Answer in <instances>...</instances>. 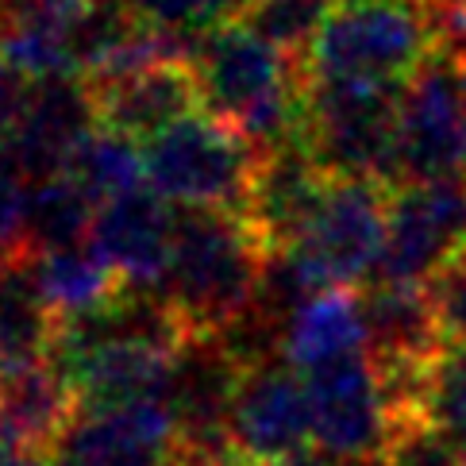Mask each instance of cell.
<instances>
[{"label": "cell", "instance_id": "obj_35", "mask_svg": "<svg viewBox=\"0 0 466 466\" xmlns=\"http://www.w3.org/2000/svg\"><path fill=\"white\" fill-rule=\"evenodd\" d=\"M359 466H381V459H374V462H359Z\"/></svg>", "mask_w": 466, "mask_h": 466}, {"label": "cell", "instance_id": "obj_31", "mask_svg": "<svg viewBox=\"0 0 466 466\" xmlns=\"http://www.w3.org/2000/svg\"><path fill=\"white\" fill-rule=\"evenodd\" d=\"M270 466H336L328 455L320 451H301V455H293V459H281V462H270Z\"/></svg>", "mask_w": 466, "mask_h": 466}, {"label": "cell", "instance_id": "obj_21", "mask_svg": "<svg viewBox=\"0 0 466 466\" xmlns=\"http://www.w3.org/2000/svg\"><path fill=\"white\" fill-rule=\"evenodd\" d=\"M39 266V286L46 301L58 312V320H77L96 309L112 305L127 286L112 274V266L93 251V243L70 247V251L35 255Z\"/></svg>", "mask_w": 466, "mask_h": 466}, {"label": "cell", "instance_id": "obj_5", "mask_svg": "<svg viewBox=\"0 0 466 466\" xmlns=\"http://www.w3.org/2000/svg\"><path fill=\"white\" fill-rule=\"evenodd\" d=\"M147 181L158 197L186 208L243 212L251 201L262 151L208 112H193L147 143Z\"/></svg>", "mask_w": 466, "mask_h": 466}, {"label": "cell", "instance_id": "obj_13", "mask_svg": "<svg viewBox=\"0 0 466 466\" xmlns=\"http://www.w3.org/2000/svg\"><path fill=\"white\" fill-rule=\"evenodd\" d=\"M174 231L177 220L170 216V201L155 189H136L96 208L89 243L127 289L162 293L174 258Z\"/></svg>", "mask_w": 466, "mask_h": 466}, {"label": "cell", "instance_id": "obj_29", "mask_svg": "<svg viewBox=\"0 0 466 466\" xmlns=\"http://www.w3.org/2000/svg\"><path fill=\"white\" fill-rule=\"evenodd\" d=\"M35 77H27L20 66L0 58V147L12 143V136L24 127L31 101H35Z\"/></svg>", "mask_w": 466, "mask_h": 466}, {"label": "cell", "instance_id": "obj_36", "mask_svg": "<svg viewBox=\"0 0 466 466\" xmlns=\"http://www.w3.org/2000/svg\"><path fill=\"white\" fill-rule=\"evenodd\" d=\"M459 466H466V455H462V459H459Z\"/></svg>", "mask_w": 466, "mask_h": 466}, {"label": "cell", "instance_id": "obj_34", "mask_svg": "<svg viewBox=\"0 0 466 466\" xmlns=\"http://www.w3.org/2000/svg\"><path fill=\"white\" fill-rule=\"evenodd\" d=\"M455 70H459V89H462V105H466V62H455Z\"/></svg>", "mask_w": 466, "mask_h": 466}, {"label": "cell", "instance_id": "obj_7", "mask_svg": "<svg viewBox=\"0 0 466 466\" xmlns=\"http://www.w3.org/2000/svg\"><path fill=\"white\" fill-rule=\"evenodd\" d=\"M301 378L309 386L316 451L339 466L381 459L393 436V412L374 359L355 355Z\"/></svg>", "mask_w": 466, "mask_h": 466}, {"label": "cell", "instance_id": "obj_4", "mask_svg": "<svg viewBox=\"0 0 466 466\" xmlns=\"http://www.w3.org/2000/svg\"><path fill=\"white\" fill-rule=\"evenodd\" d=\"M397 112L401 89L305 77V155L324 177H370L397 189Z\"/></svg>", "mask_w": 466, "mask_h": 466}, {"label": "cell", "instance_id": "obj_6", "mask_svg": "<svg viewBox=\"0 0 466 466\" xmlns=\"http://www.w3.org/2000/svg\"><path fill=\"white\" fill-rule=\"evenodd\" d=\"M390 186L370 177H328L312 220L289 251H281L309 289H351L378 270L386 251Z\"/></svg>", "mask_w": 466, "mask_h": 466}, {"label": "cell", "instance_id": "obj_14", "mask_svg": "<svg viewBox=\"0 0 466 466\" xmlns=\"http://www.w3.org/2000/svg\"><path fill=\"white\" fill-rule=\"evenodd\" d=\"M96 105V124L108 131H120L127 139L151 143L166 127L193 116L201 105L197 93V74L189 58H162L143 70H131L124 77L89 86Z\"/></svg>", "mask_w": 466, "mask_h": 466}, {"label": "cell", "instance_id": "obj_20", "mask_svg": "<svg viewBox=\"0 0 466 466\" xmlns=\"http://www.w3.org/2000/svg\"><path fill=\"white\" fill-rule=\"evenodd\" d=\"M62 320L39 286L35 251L0 262V374L55 355Z\"/></svg>", "mask_w": 466, "mask_h": 466}, {"label": "cell", "instance_id": "obj_32", "mask_svg": "<svg viewBox=\"0 0 466 466\" xmlns=\"http://www.w3.org/2000/svg\"><path fill=\"white\" fill-rule=\"evenodd\" d=\"M166 466H216V462H205V459L186 455V451H174L170 459H166Z\"/></svg>", "mask_w": 466, "mask_h": 466}, {"label": "cell", "instance_id": "obj_26", "mask_svg": "<svg viewBox=\"0 0 466 466\" xmlns=\"http://www.w3.org/2000/svg\"><path fill=\"white\" fill-rule=\"evenodd\" d=\"M251 5L255 0H136V8L155 27L186 39L189 46L201 35H208L212 27L243 20V15L251 12Z\"/></svg>", "mask_w": 466, "mask_h": 466}, {"label": "cell", "instance_id": "obj_17", "mask_svg": "<svg viewBox=\"0 0 466 466\" xmlns=\"http://www.w3.org/2000/svg\"><path fill=\"white\" fill-rule=\"evenodd\" d=\"M93 0H0V58L27 77L77 74V39Z\"/></svg>", "mask_w": 466, "mask_h": 466}, {"label": "cell", "instance_id": "obj_3", "mask_svg": "<svg viewBox=\"0 0 466 466\" xmlns=\"http://www.w3.org/2000/svg\"><path fill=\"white\" fill-rule=\"evenodd\" d=\"M440 55L431 0H339L305 55V77L405 89Z\"/></svg>", "mask_w": 466, "mask_h": 466}, {"label": "cell", "instance_id": "obj_22", "mask_svg": "<svg viewBox=\"0 0 466 466\" xmlns=\"http://www.w3.org/2000/svg\"><path fill=\"white\" fill-rule=\"evenodd\" d=\"M66 177L101 208L108 201H120V197L143 189L147 158L136 139L120 136V131H108V127H93L81 139L74 158L66 162Z\"/></svg>", "mask_w": 466, "mask_h": 466}, {"label": "cell", "instance_id": "obj_24", "mask_svg": "<svg viewBox=\"0 0 466 466\" xmlns=\"http://www.w3.org/2000/svg\"><path fill=\"white\" fill-rule=\"evenodd\" d=\"M339 8V0H255L243 24H251L262 39H270L286 55L301 58L320 35L328 15Z\"/></svg>", "mask_w": 466, "mask_h": 466}, {"label": "cell", "instance_id": "obj_2", "mask_svg": "<svg viewBox=\"0 0 466 466\" xmlns=\"http://www.w3.org/2000/svg\"><path fill=\"white\" fill-rule=\"evenodd\" d=\"M270 258V247L243 212L189 208L174 231L162 297L186 320L193 339H216L251 316Z\"/></svg>", "mask_w": 466, "mask_h": 466}, {"label": "cell", "instance_id": "obj_23", "mask_svg": "<svg viewBox=\"0 0 466 466\" xmlns=\"http://www.w3.org/2000/svg\"><path fill=\"white\" fill-rule=\"evenodd\" d=\"M93 224H96V205L66 174L31 186L27 243L35 255L86 247L93 239Z\"/></svg>", "mask_w": 466, "mask_h": 466}, {"label": "cell", "instance_id": "obj_28", "mask_svg": "<svg viewBox=\"0 0 466 466\" xmlns=\"http://www.w3.org/2000/svg\"><path fill=\"white\" fill-rule=\"evenodd\" d=\"M27 212H31V181L0 170V262L31 251Z\"/></svg>", "mask_w": 466, "mask_h": 466}, {"label": "cell", "instance_id": "obj_15", "mask_svg": "<svg viewBox=\"0 0 466 466\" xmlns=\"http://www.w3.org/2000/svg\"><path fill=\"white\" fill-rule=\"evenodd\" d=\"M362 316L378 374H424L447 355L428 286L374 281L362 293Z\"/></svg>", "mask_w": 466, "mask_h": 466}, {"label": "cell", "instance_id": "obj_8", "mask_svg": "<svg viewBox=\"0 0 466 466\" xmlns=\"http://www.w3.org/2000/svg\"><path fill=\"white\" fill-rule=\"evenodd\" d=\"M447 177H466V105L455 62L436 55L401 89L397 186Z\"/></svg>", "mask_w": 466, "mask_h": 466}, {"label": "cell", "instance_id": "obj_12", "mask_svg": "<svg viewBox=\"0 0 466 466\" xmlns=\"http://www.w3.org/2000/svg\"><path fill=\"white\" fill-rule=\"evenodd\" d=\"M177 424L166 397L124 409H81L62 436L55 466H166Z\"/></svg>", "mask_w": 466, "mask_h": 466}, {"label": "cell", "instance_id": "obj_33", "mask_svg": "<svg viewBox=\"0 0 466 466\" xmlns=\"http://www.w3.org/2000/svg\"><path fill=\"white\" fill-rule=\"evenodd\" d=\"M27 455H20V451H12V447L5 443V440H0V466H20Z\"/></svg>", "mask_w": 466, "mask_h": 466}, {"label": "cell", "instance_id": "obj_9", "mask_svg": "<svg viewBox=\"0 0 466 466\" xmlns=\"http://www.w3.org/2000/svg\"><path fill=\"white\" fill-rule=\"evenodd\" d=\"M466 251V177L412 181L390 193L386 251L374 281H424Z\"/></svg>", "mask_w": 466, "mask_h": 466}, {"label": "cell", "instance_id": "obj_27", "mask_svg": "<svg viewBox=\"0 0 466 466\" xmlns=\"http://www.w3.org/2000/svg\"><path fill=\"white\" fill-rule=\"evenodd\" d=\"M424 286L431 297V312H436L443 347L447 351H466V251H459Z\"/></svg>", "mask_w": 466, "mask_h": 466}, {"label": "cell", "instance_id": "obj_30", "mask_svg": "<svg viewBox=\"0 0 466 466\" xmlns=\"http://www.w3.org/2000/svg\"><path fill=\"white\" fill-rule=\"evenodd\" d=\"M440 15V55L466 62V0H431Z\"/></svg>", "mask_w": 466, "mask_h": 466}, {"label": "cell", "instance_id": "obj_18", "mask_svg": "<svg viewBox=\"0 0 466 466\" xmlns=\"http://www.w3.org/2000/svg\"><path fill=\"white\" fill-rule=\"evenodd\" d=\"M324 186H328V177L312 166L301 143H289L262 158L243 216L262 236V243L270 247V255L289 251L297 243V236L312 220L316 205H320Z\"/></svg>", "mask_w": 466, "mask_h": 466}, {"label": "cell", "instance_id": "obj_16", "mask_svg": "<svg viewBox=\"0 0 466 466\" xmlns=\"http://www.w3.org/2000/svg\"><path fill=\"white\" fill-rule=\"evenodd\" d=\"M77 412L74 381L55 359L0 374V440L12 451L27 459H55Z\"/></svg>", "mask_w": 466, "mask_h": 466}, {"label": "cell", "instance_id": "obj_10", "mask_svg": "<svg viewBox=\"0 0 466 466\" xmlns=\"http://www.w3.org/2000/svg\"><path fill=\"white\" fill-rule=\"evenodd\" d=\"M312 443L309 386L286 359H266L243 370L231 405V447L243 466H270L301 455Z\"/></svg>", "mask_w": 466, "mask_h": 466}, {"label": "cell", "instance_id": "obj_25", "mask_svg": "<svg viewBox=\"0 0 466 466\" xmlns=\"http://www.w3.org/2000/svg\"><path fill=\"white\" fill-rule=\"evenodd\" d=\"M412 420H424L466 451V351H447L428 370Z\"/></svg>", "mask_w": 466, "mask_h": 466}, {"label": "cell", "instance_id": "obj_19", "mask_svg": "<svg viewBox=\"0 0 466 466\" xmlns=\"http://www.w3.org/2000/svg\"><path fill=\"white\" fill-rule=\"evenodd\" d=\"M355 355H370L362 297L355 289H320L293 309L281 336V359L297 374L324 370Z\"/></svg>", "mask_w": 466, "mask_h": 466}, {"label": "cell", "instance_id": "obj_1", "mask_svg": "<svg viewBox=\"0 0 466 466\" xmlns=\"http://www.w3.org/2000/svg\"><path fill=\"white\" fill-rule=\"evenodd\" d=\"M201 108L236 127L262 155L301 139L305 120V62L262 39L251 24H224L193 43Z\"/></svg>", "mask_w": 466, "mask_h": 466}, {"label": "cell", "instance_id": "obj_11", "mask_svg": "<svg viewBox=\"0 0 466 466\" xmlns=\"http://www.w3.org/2000/svg\"><path fill=\"white\" fill-rule=\"evenodd\" d=\"M93 127L101 124H96V105L86 81L77 74L46 77L35 86L24 127L12 136V143L0 147V170L20 174L31 186L58 177Z\"/></svg>", "mask_w": 466, "mask_h": 466}]
</instances>
